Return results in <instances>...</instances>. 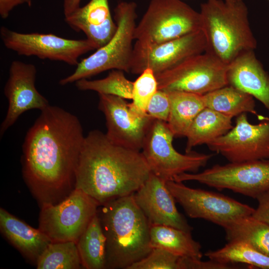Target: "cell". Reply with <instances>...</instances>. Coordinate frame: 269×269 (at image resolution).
<instances>
[{
  "label": "cell",
  "instance_id": "6da1fadb",
  "mask_svg": "<svg viewBox=\"0 0 269 269\" xmlns=\"http://www.w3.org/2000/svg\"><path fill=\"white\" fill-rule=\"evenodd\" d=\"M85 137L74 115L48 106L27 131L22 144V173L41 203H54L74 186L75 170Z\"/></svg>",
  "mask_w": 269,
  "mask_h": 269
},
{
  "label": "cell",
  "instance_id": "7a4b0ae2",
  "mask_svg": "<svg viewBox=\"0 0 269 269\" xmlns=\"http://www.w3.org/2000/svg\"><path fill=\"white\" fill-rule=\"evenodd\" d=\"M150 173L141 152L117 144L100 131L92 130L85 137L75 170L74 188L101 205L133 194Z\"/></svg>",
  "mask_w": 269,
  "mask_h": 269
},
{
  "label": "cell",
  "instance_id": "3957f363",
  "mask_svg": "<svg viewBox=\"0 0 269 269\" xmlns=\"http://www.w3.org/2000/svg\"><path fill=\"white\" fill-rule=\"evenodd\" d=\"M100 206L97 213L106 239V269H128L152 249L150 223L133 194Z\"/></svg>",
  "mask_w": 269,
  "mask_h": 269
},
{
  "label": "cell",
  "instance_id": "277c9868",
  "mask_svg": "<svg viewBox=\"0 0 269 269\" xmlns=\"http://www.w3.org/2000/svg\"><path fill=\"white\" fill-rule=\"evenodd\" d=\"M201 30L206 39L205 52L229 65L242 53L255 50L244 0H207L201 5Z\"/></svg>",
  "mask_w": 269,
  "mask_h": 269
},
{
  "label": "cell",
  "instance_id": "5b68a950",
  "mask_svg": "<svg viewBox=\"0 0 269 269\" xmlns=\"http://www.w3.org/2000/svg\"><path fill=\"white\" fill-rule=\"evenodd\" d=\"M136 8L134 2H119L114 9L118 27L114 36L94 53L81 60L71 74L59 81L61 86L88 79L109 70L130 72L136 26Z\"/></svg>",
  "mask_w": 269,
  "mask_h": 269
},
{
  "label": "cell",
  "instance_id": "8992f818",
  "mask_svg": "<svg viewBox=\"0 0 269 269\" xmlns=\"http://www.w3.org/2000/svg\"><path fill=\"white\" fill-rule=\"evenodd\" d=\"M201 29L197 12L180 0H151L134 31V39L143 45L175 39Z\"/></svg>",
  "mask_w": 269,
  "mask_h": 269
},
{
  "label": "cell",
  "instance_id": "52a82bcc",
  "mask_svg": "<svg viewBox=\"0 0 269 269\" xmlns=\"http://www.w3.org/2000/svg\"><path fill=\"white\" fill-rule=\"evenodd\" d=\"M174 137L167 122L153 119L141 149L151 172L166 181L183 173L196 172L213 156L192 151L180 153L173 145Z\"/></svg>",
  "mask_w": 269,
  "mask_h": 269
},
{
  "label": "cell",
  "instance_id": "ba28073f",
  "mask_svg": "<svg viewBox=\"0 0 269 269\" xmlns=\"http://www.w3.org/2000/svg\"><path fill=\"white\" fill-rule=\"evenodd\" d=\"M100 205L82 191L74 188L58 204H42L39 229L52 242L77 243Z\"/></svg>",
  "mask_w": 269,
  "mask_h": 269
},
{
  "label": "cell",
  "instance_id": "9c48e42d",
  "mask_svg": "<svg viewBox=\"0 0 269 269\" xmlns=\"http://www.w3.org/2000/svg\"><path fill=\"white\" fill-rule=\"evenodd\" d=\"M172 180L196 181L218 190L229 189L256 199L269 191V159L216 164L199 173H183Z\"/></svg>",
  "mask_w": 269,
  "mask_h": 269
},
{
  "label": "cell",
  "instance_id": "30bf717a",
  "mask_svg": "<svg viewBox=\"0 0 269 269\" xmlns=\"http://www.w3.org/2000/svg\"><path fill=\"white\" fill-rule=\"evenodd\" d=\"M228 65L206 52L155 75L159 90L200 95L228 85Z\"/></svg>",
  "mask_w": 269,
  "mask_h": 269
},
{
  "label": "cell",
  "instance_id": "8fae6325",
  "mask_svg": "<svg viewBox=\"0 0 269 269\" xmlns=\"http://www.w3.org/2000/svg\"><path fill=\"white\" fill-rule=\"evenodd\" d=\"M0 35L5 47L19 55L34 56L72 66L78 64V59L82 55L97 49L88 39H70L52 33H23L2 26Z\"/></svg>",
  "mask_w": 269,
  "mask_h": 269
},
{
  "label": "cell",
  "instance_id": "7c38bea8",
  "mask_svg": "<svg viewBox=\"0 0 269 269\" xmlns=\"http://www.w3.org/2000/svg\"><path fill=\"white\" fill-rule=\"evenodd\" d=\"M169 191L191 218L202 219L223 228L232 222L253 214L255 209L217 193L189 187L182 182L166 181Z\"/></svg>",
  "mask_w": 269,
  "mask_h": 269
},
{
  "label": "cell",
  "instance_id": "4fadbf2b",
  "mask_svg": "<svg viewBox=\"0 0 269 269\" xmlns=\"http://www.w3.org/2000/svg\"><path fill=\"white\" fill-rule=\"evenodd\" d=\"M207 145L230 162L269 159V119L253 125L243 113L228 133Z\"/></svg>",
  "mask_w": 269,
  "mask_h": 269
},
{
  "label": "cell",
  "instance_id": "5bb4252c",
  "mask_svg": "<svg viewBox=\"0 0 269 269\" xmlns=\"http://www.w3.org/2000/svg\"><path fill=\"white\" fill-rule=\"evenodd\" d=\"M206 48L205 37L201 29L154 45H143L135 42L130 72L139 75L145 69L150 68L156 75L190 57L205 52Z\"/></svg>",
  "mask_w": 269,
  "mask_h": 269
},
{
  "label": "cell",
  "instance_id": "9a60e30c",
  "mask_svg": "<svg viewBox=\"0 0 269 269\" xmlns=\"http://www.w3.org/2000/svg\"><path fill=\"white\" fill-rule=\"evenodd\" d=\"M99 109L106 120L107 137L119 145L140 151L153 120L147 115H141L133 110L125 99L120 97L99 94Z\"/></svg>",
  "mask_w": 269,
  "mask_h": 269
},
{
  "label": "cell",
  "instance_id": "2e32d148",
  "mask_svg": "<svg viewBox=\"0 0 269 269\" xmlns=\"http://www.w3.org/2000/svg\"><path fill=\"white\" fill-rule=\"evenodd\" d=\"M36 69L33 64L18 60L11 63L4 88L8 106L0 126L1 137L24 112L32 109L41 111L50 105L36 88Z\"/></svg>",
  "mask_w": 269,
  "mask_h": 269
},
{
  "label": "cell",
  "instance_id": "e0dca14e",
  "mask_svg": "<svg viewBox=\"0 0 269 269\" xmlns=\"http://www.w3.org/2000/svg\"><path fill=\"white\" fill-rule=\"evenodd\" d=\"M166 181L151 172L145 182L133 194L134 200L150 224L191 232L193 228L177 210L175 200L166 186Z\"/></svg>",
  "mask_w": 269,
  "mask_h": 269
},
{
  "label": "cell",
  "instance_id": "ac0fdd59",
  "mask_svg": "<svg viewBox=\"0 0 269 269\" xmlns=\"http://www.w3.org/2000/svg\"><path fill=\"white\" fill-rule=\"evenodd\" d=\"M65 20L73 30L82 31L97 49L110 40L118 27L112 17L108 0H90L65 17Z\"/></svg>",
  "mask_w": 269,
  "mask_h": 269
},
{
  "label": "cell",
  "instance_id": "d6986e66",
  "mask_svg": "<svg viewBox=\"0 0 269 269\" xmlns=\"http://www.w3.org/2000/svg\"><path fill=\"white\" fill-rule=\"evenodd\" d=\"M228 84L260 101L269 112V75L254 50L245 51L228 65Z\"/></svg>",
  "mask_w": 269,
  "mask_h": 269
},
{
  "label": "cell",
  "instance_id": "ffe728a7",
  "mask_svg": "<svg viewBox=\"0 0 269 269\" xmlns=\"http://www.w3.org/2000/svg\"><path fill=\"white\" fill-rule=\"evenodd\" d=\"M0 229L13 246L35 264L52 243L39 228H32L2 208H0Z\"/></svg>",
  "mask_w": 269,
  "mask_h": 269
},
{
  "label": "cell",
  "instance_id": "44dd1931",
  "mask_svg": "<svg viewBox=\"0 0 269 269\" xmlns=\"http://www.w3.org/2000/svg\"><path fill=\"white\" fill-rule=\"evenodd\" d=\"M232 118L205 107L195 118L186 135V152L224 135L233 127Z\"/></svg>",
  "mask_w": 269,
  "mask_h": 269
},
{
  "label": "cell",
  "instance_id": "7402d4cb",
  "mask_svg": "<svg viewBox=\"0 0 269 269\" xmlns=\"http://www.w3.org/2000/svg\"><path fill=\"white\" fill-rule=\"evenodd\" d=\"M170 109L167 123L174 137L186 136L193 121L205 108L203 95L170 91Z\"/></svg>",
  "mask_w": 269,
  "mask_h": 269
},
{
  "label": "cell",
  "instance_id": "603a6c76",
  "mask_svg": "<svg viewBox=\"0 0 269 269\" xmlns=\"http://www.w3.org/2000/svg\"><path fill=\"white\" fill-rule=\"evenodd\" d=\"M150 237L153 248L162 249L181 257L201 259V246L192 237L191 232L170 226L150 224Z\"/></svg>",
  "mask_w": 269,
  "mask_h": 269
},
{
  "label": "cell",
  "instance_id": "cb8c5ba5",
  "mask_svg": "<svg viewBox=\"0 0 269 269\" xmlns=\"http://www.w3.org/2000/svg\"><path fill=\"white\" fill-rule=\"evenodd\" d=\"M205 107L231 118L243 113L258 116L254 97L231 85L203 95Z\"/></svg>",
  "mask_w": 269,
  "mask_h": 269
},
{
  "label": "cell",
  "instance_id": "d4e9b609",
  "mask_svg": "<svg viewBox=\"0 0 269 269\" xmlns=\"http://www.w3.org/2000/svg\"><path fill=\"white\" fill-rule=\"evenodd\" d=\"M77 246L84 268L106 269V239L98 213L79 238Z\"/></svg>",
  "mask_w": 269,
  "mask_h": 269
},
{
  "label": "cell",
  "instance_id": "484cf974",
  "mask_svg": "<svg viewBox=\"0 0 269 269\" xmlns=\"http://www.w3.org/2000/svg\"><path fill=\"white\" fill-rule=\"evenodd\" d=\"M228 242H246L269 257V225L252 215L240 218L223 228Z\"/></svg>",
  "mask_w": 269,
  "mask_h": 269
},
{
  "label": "cell",
  "instance_id": "4316f807",
  "mask_svg": "<svg viewBox=\"0 0 269 269\" xmlns=\"http://www.w3.org/2000/svg\"><path fill=\"white\" fill-rule=\"evenodd\" d=\"M205 256L210 260L222 264L242 263L255 268L269 269V257L243 241L228 242L221 249L206 252Z\"/></svg>",
  "mask_w": 269,
  "mask_h": 269
},
{
  "label": "cell",
  "instance_id": "83f0119b",
  "mask_svg": "<svg viewBox=\"0 0 269 269\" xmlns=\"http://www.w3.org/2000/svg\"><path fill=\"white\" fill-rule=\"evenodd\" d=\"M36 265L37 269H79L83 267L77 243L73 241L51 243Z\"/></svg>",
  "mask_w": 269,
  "mask_h": 269
},
{
  "label": "cell",
  "instance_id": "f1b7e54d",
  "mask_svg": "<svg viewBox=\"0 0 269 269\" xmlns=\"http://www.w3.org/2000/svg\"><path fill=\"white\" fill-rule=\"evenodd\" d=\"M134 82L128 80L123 71L112 70L106 77L90 80L83 79L75 82L77 88L81 91H93L98 94L116 96L125 99L133 98Z\"/></svg>",
  "mask_w": 269,
  "mask_h": 269
},
{
  "label": "cell",
  "instance_id": "f546056e",
  "mask_svg": "<svg viewBox=\"0 0 269 269\" xmlns=\"http://www.w3.org/2000/svg\"><path fill=\"white\" fill-rule=\"evenodd\" d=\"M158 90L155 75L150 68L142 71L134 82L132 109L141 115H146V111L151 98Z\"/></svg>",
  "mask_w": 269,
  "mask_h": 269
},
{
  "label": "cell",
  "instance_id": "4dcf8cb0",
  "mask_svg": "<svg viewBox=\"0 0 269 269\" xmlns=\"http://www.w3.org/2000/svg\"><path fill=\"white\" fill-rule=\"evenodd\" d=\"M181 257L165 250L154 248L143 259L128 269H181Z\"/></svg>",
  "mask_w": 269,
  "mask_h": 269
},
{
  "label": "cell",
  "instance_id": "1f68e13d",
  "mask_svg": "<svg viewBox=\"0 0 269 269\" xmlns=\"http://www.w3.org/2000/svg\"><path fill=\"white\" fill-rule=\"evenodd\" d=\"M170 109V102L168 93L158 89L150 100L146 114L153 119L167 122Z\"/></svg>",
  "mask_w": 269,
  "mask_h": 269
},
{
  "label": "cell",
  "instance_id": "d6a6232c",
  "mask_svg": "<svg viewBox=\"0 0 269 269\" xmlns=\"http://www.w3.org/2000/svg\"><path fill=\"white\" fill-rule=\"evenodd\" d=\"M256 199L258 206L252 216L269 225V191L262 193Z\"/></svg>",
  "mask_w": 269,
  "mask_h": 269
},
{
  "label": "cell",
  "instance_id": "836d02e7",
  "mask_svg": "<svg viewBox=\"0 0 269 269\" xmlns=\"http://www.w3.org/2000/svg\"><path fill=\"white\" fill-rule=\"evenodd\" d=\"M26 3L31 5V0H0V15L3 19L6 18L10 11L16 6Z\"/></svg>",
  "mask_w": 269,
  "mask_h": 269
},
{
  "label": "cell",
  "instance_id": "e575fe53",
  "mask_svg": "<svg viewBox=\"0 0 269 269\" xmlns=\"http://www.w3.org/2000/svg\"><path fill=\"white\" fill-rule=\"evenodd\" d=\"M81 0H64L63 10L65 17L80 7Z\"/></svg>",
  "mask_w": 269,
  "mask_h": 269
}]
</instances>
